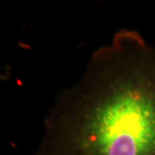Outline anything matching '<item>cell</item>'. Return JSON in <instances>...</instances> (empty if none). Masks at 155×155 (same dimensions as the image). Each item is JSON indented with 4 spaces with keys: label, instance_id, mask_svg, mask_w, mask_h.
I'll use <instances>...</instances> for the list:
<instances>
[{
    "label": "cell",
    "instance_id": "obj_1",
    "mask_svg": "<svg viewBox=\"0 0 155 155\" xmlns=\"http://www.w3.org/2000/svg\"><path fill=\"white\" fill-rule=\"evenodd\" d=\"M35 155H155V45L121 28L55 97Z\"/></svg>",
    "mask_w": 155,
    "mask_h": 155
}]
</instances>
